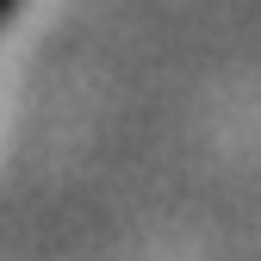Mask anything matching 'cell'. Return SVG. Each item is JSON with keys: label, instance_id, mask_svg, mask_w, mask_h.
<instances>
[{"label": "cell", "instance_id": "cell-1", "mask_svg": "<svg viewBox=\"0 0 261 261\" xmlns=\"http://www.w3.org/2000/svg\"><path fill=\"white\" fill-rule=\"evenodd\" d=\"M7 7H13V0H0V13H7Z\"/></svg>", "mask_w": 261, "mask_h": 261}]
</instances>
